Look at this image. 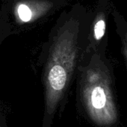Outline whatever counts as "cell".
Returning <instances> with one entry per match:
<instances>
[{"mask_svg":"<svg viewBox=\"0 0 127 127\" xmlns=\"http://www.w3.org/2000/svg\"><path fill=\"white\" fill-rule=\"evenodd\" d=\"M91 17L82 5L76 4L59 16L49 33L42 51V127H51L57 113L64 109L85 48Z\"/></svg>","mask_w":127,"mask_h":127,"instance_id":"6da1fadb","label":"cell"},{"mask_svg":"<svg viewBox=\"0 0 127 127\" xmlns=\"http://www.w3.org/2000/svg\"><path fill=\"white\" fill-rule=\"evenodd\" d=\"M70 0H6L3 5L8 22L16 29L39 22L55 13ZM11 30V29H10Z\"/></svg>","mask_w":127,"mask_h":127,"instance_id":"7a4b0ae2","label":"cell"},{"mask_svg":"<svg viewBox=\"0 0 127 127\" xmlns=\"http://www.w3.org/2000/svg\"><path fill=\"white\" fill-rule=\"evenodd\" d=\"M111 5L108 0H100L91 15L85 42V48L81 57L86 56L97 50L107 32L109 14Z\"/></svg>","mask_w":127,"mask_h":127,"instance_id":"3957f363","label":"cell"},{"mask_svg":"<svg viewBox=\"0 0 127 127\" xmlns=\"http://www.w3.org/2000/svg\"><path fill=\"white\" fill-rule=\"evenodd\" d=\"M11 33L7 14L3 7L0 11V45Z\"/></svg>","mask_w":127,"mask_h":127,"instance_id":"277c9868","label":"cell"},{"mask_svg":"<svg viewBox=\"0 0 127 127\" xmlns=\"http://www.w3.org/2000/svg\"><path fill=\"white\" fill-rule=\"evenodd\" d=\"M0 102V127H7V118L4 109Z\"/></svg>","mask_w":127,"mask_h":127,"instance_id":"5b68a950","label":"cell"}]
</instances>
